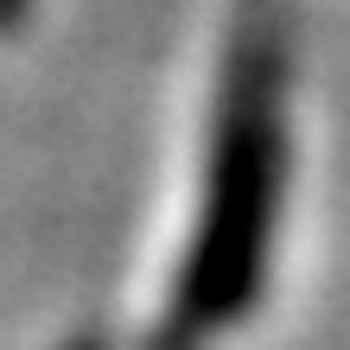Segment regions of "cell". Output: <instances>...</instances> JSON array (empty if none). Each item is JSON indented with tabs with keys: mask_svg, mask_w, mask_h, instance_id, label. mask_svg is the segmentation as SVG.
Masks as SVG:
<instances>
[{
	"mask_svg": "<svg viewBox=\"0 0 350 350\" xmlns=\"http://www.w3.org/2000/svg\"><path fill=\"white\" fill-rule=\"evenodd\" d=\"M26 19V0H0V26H19Z\"/></svg>",
	"mask_w": 350,
	"mask_h": 350,
	"instance_id": "7a4b0ae2",
	"label": "cell"
},
{
	"mask_svg": "<svg viewBox=\"0 0 350 350\" xmlns=\"http://www.w3.org/2000/svg\"><path fill=\"white\" fill-rule=\"evenodd\" d=\"M280 38L249 26L236 45L230 83H223V121H217V166L204 191V223L191 236V261L178 280L172 312V350H191L242 319V306L261 286V255L274 236L280 204V159H286V121H280Z\"/></svg>",
	"mask_w": 350,
	"mask_h": 350,
	"instance_id": "6da1fadb",
	"label": "cell"
}]
</instances>
